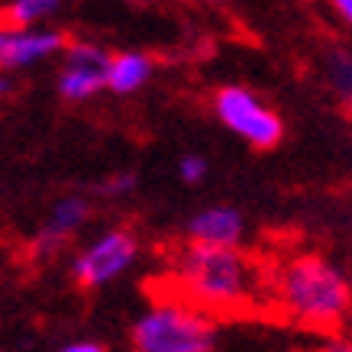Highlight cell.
Listing matches in <instances>:
<instances>
[{"mask_svg":"<svg viewBox=\"0 0 352 352\" xmlns=\"http://www.w3.org/2000/svg\"><path fill=\"white\" fill-rule=\"evenodd\" d=\"M245 236V220L236 207L214 204L204 207L184 223V239L188 243H207V245H239Z\"/></svg>","mask_w":352,"mask_h":352,"instance_id":"9","label":"cell"},{"mask_svg":"<svg viewBox=\"0 0 352 352\" xmlns=\"http://www.w3.org/2000/svg\"><path fill=\"white\" fill-rule=\"evenodd\" d=\"M327 3H330V10L336 13V20L352 30V0H327Z\"/></svg>","mask_w":352,"mask_h":352,"instance_id":"15","label":"cell"},{"mask_svg":"<svg viewBox=\"0 0 352 352\" xmlns=\"http://www.w3.org/2000/svg\"><path fill=\"white\" fill-rule=\"evenodd\" d=\"M58 352H107L100 342L94 340H78V342H68V346H62Z\"/></svg>","mask_w":352,"mask_h":352,"instance_id":"16","label":"cell"},{"mask_svg":"<svg viewBox=\"0 0 352 352\" xmlns=\"http://www.w3.org/2000/svg\"><path fill=\"white\" fill-rule=\"evenodd\" d=\"M10 91H13V81L7 78V72H0V100H3V97H10Z\"/></svg>","mask_w":352,"mask_h":352,"instance_id":"17","label":"cell"},{"mask_svg":"<svg viewBox=\"0 0 352 352\" xmlns=\"http://www.w3.org/2000/svg\"><path fill=\"white\" fill-rule=\"evenodd\" d=\"M139 258V239L129 226H110L72 258V278L81 288H104L126 275Z\"/></svg>","mask_w":352,"mask_h":352,"instance_id":"5","label":"cell"},{"mask_svg":"<svg viewBox=\"0 0 352 352\" xmlns=\"http://www.w3.org/2000/svg\"><path fill=\"white\" fill-rule=\"evenodd\" d=\"M91 217V201L81 194H65L52 204V210L45 217V223L39 226V233L32 239V256L36 258H55L58 252H65L68 239L87 223Z\"/></svg>","mask_w":352,"mask_h":352,"instance_id":"8","label":"cell"},{"mask_svg":"<svg viewBox=\"0 0 352 352\" xmlns=\"http://www.w3.org/2000/svg\"><path fill=\"white\" fill-rule=\"evenodd\" d=\"M210 107H214L217 120L252 149H275L285 139V120L256 91H249L243 85L217 87Z\"/></svg>","mask_w":352,"mask_h":352,"instance_id":"4","label":"cell"},{"mask_svg":"<svg viewBox=\"0 0 352 352\" xmlns=\"http://www.w3.org/2000/svg\"><path fill=\"white\" fill-rule=\"evenodd\" d=\"M155 62L146 52H110L107 62V91L113 94H136L149 85Z\"/></svg>","mask_w":352,"mask_h":352,"instance_id":"10","label":"cell"},{"mask_svg":"<svg viewBox=\"0 0 352 352\" xmlns=\"http://www.w3.org/2000/svg\"><path fill=\"white\" fill-rule=\"evenodd\" d=\"M272 298L298 327L336 333L352 317V281L320 252H294L275 268Z\"/></svg>","mask_w":352,"mask_h":352,"instance_id":"2","label":"cell"},{"mask_svg":"<svg viewBox=\"0 0 352 352\" xmlns=\"http://www.w3.org/2000/svg\"><path fill=\"white\" fill-rule=\"evenodd\" d=\"M136 188V175L133 171H117V175H110L107 182L97 184V194H104V197H123V194H133Z\"/></svg>","mask_w":352,"mask_h":352,"instance_id":"14","label":"cell"},{"mask_svg":"<svg viewBox=\"0 0 352 352\" xmlns=\"http://www.w3.org/2000/svg\"><path fill=\"white\" fill-rule=\"evenodd\" d=\"M171 285L178 298L191 300L207 314H233L252 307L262 291L265 275L239 245L188 243L171 258Z\"/></svg>","mask_w":352,"mask_h":352,"instance_id":"1","label":"cell"},{"mask_svg":"<svg viewBox=\"0 0 352 352\" xmlns=\"http://www.w3.org/2000/svg\"><path fill=\"white\" fill-rule=\"evenodd\" d=\"M197 3H223V0H197Z\"/></svg>","mask_w":352,"mask_h":352,"instance_id":"19","label":"cell"},{"mask_svg":"<svg viewBox=\"0 0 352 352\" xmlns=\"http://www.w3.org/2000/svg\"><path fill=\"white\" fill-rule=\"evenodd\" d=\"M330 352H352V340H342V342H336Z\"/></svg>","mask_w":352,"mask_h":352,"instance_id":"18","label":"cell"},{"mask_svg":"<svg viewBox=\"0 0 352 352\" xmlns=\"http://www.w3.org/2000/svg\"><path fill=\"white\" fill-rule=\"evenodd\" d=\"M323 78L336 100L352 110V52L342 45H333L330 52L323 55Z\"/></svg>","mask_w":352,"mask_h":352,"instance_id":"11","label":"cell"},{"mask_svg":"<svg viewBox=\"0 0 352 352\" xmlns=\"http://www.w3.org/2000/svg\"><path fill=\"white\" fill-rule=\"evenodd\" d=\"M68 39L58 30H32L3 23L0 26V72H23L45 62L52 55H62Z\"/></svg>","mask_w":352,"mask_h":352,"instance_id":"7","label":"cell"},{"mask_svg":"<svg viewBox=\"0 0 352 352\" xmlns=\"http://www.w3.org/2000/svg\"><path fill=\"white\" fill-rule=\"evenodd\" d=\"M129 342L133 352H210L217 342V327L204 307L171 294L155 300L133 323Z\"/></svg>","mask_w":352,"mask_h":352,"instance_id":"3","label":"cell"},{"mask_svg":"<svg viewBox=\"0 0 352 352\" xmlns=\"http://www.w3.org/2000/svg\"><path fill=\"white\" fill-rule=\"evenodd\" d=\"M107 62L110 52L91 39H68L58 68V94L68 104H85L100 91H107Z\"/></svg>","mask_w":352,"mask_h":352,"instance_id":"6","label":"cell"},{"mask_svg":"<svg viewBox=\"0 0 352 352\" xmlns=\"http://www.w3.org/2000/svg\"><path fill=\"white\" fill-rule=\"evenodd\" d=\"M58 0H13L10 10H7V23H16V26H36L39 20L52 16Z\"/></svg>","mask_w":352,"mask_h":352,"instance_id":"12","label":"cell"},{"mask_svg":"<svg viewBox=\"0 0 352 352\" xmlns=\"http://www.w3.org/2000/svg\"><path fill=\"white\" fill-rule=\"evenodd\" d=\"M178 178H182L184 184H201L204 178H207V159H204V155H194V152L182 155V162H178Z\"/></svg>","mask_w":352,"mask_h":352,"instance_id":"13","label":"cell"}]
</instances>
